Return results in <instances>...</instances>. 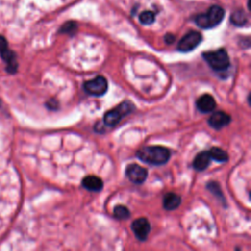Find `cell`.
Masks as SVG:
<instances>
[{
	"label": "cell",
	"mask_w": 251,
	"mask_h": 251,
	"mask_svg": "<svg viewBox=\"0 0 251 251\" xmlns=\"http://www.w3.org/2000/svg\"><path fill=\"white\" fill-rule=\"evenodd\" d=\"M136 156L144 163L153 166H161L169 161L171 157V151L164 146L153 145L139 149L136 152Z\"/></svg>",
	"instance_id": "6da1fadb"
},
{
	"label": "cell",
	"mask_w": 251,
	"mask_h": 251,
	"mask_svg": "<svg viewBox=\"0 0 251 251\" xmlns=\"http://www.w3.org/2000/svg\"><path fill=\"white\" fill-rule=\"evenodd\" d=\"M224 17V9L218 5H213L208 9L207 13L199 14L195 17V24L201 28L209 29L220 25Z\"/></svg>",
	"instance_id": "7a4b0ae2"
},
{
	"label": "cell",
	"mask_w": 251,
	"mask_h": 251,
	"mask_svg": "<svg viewBox=\"0 0 251 251\" xmlns=\"http://www.w3.org/2000/svg\"><path fill=\"white\" fill-rule=\"evenodd\" d=\"M202 57L210 66V68L216 72H224L227 70L230 65L229 57L224 48L215 51L204 52Z\"/></svg>",
	"instance_id": "3957f363"
},
{
	"label": "cell",
	"mask_w": 251,
	"mask_h": 251,
	"mask_svg": "<svg viewBox=\"0 0 251 251\" xmlns=\"http://www.w3.org/2000/svg\"><path fill=\"white\" fill-rule=\"evenodd\" d=\"M134 109V105L130 101H124L118 107L105 113L103 122L107 126H115L126 115L130 114Z\"/></svg>",
	"instance_id": "277c9868"
},
{
	"label": "cell",
	"mask_w": 251,
	"mask_h": 251,
	"mask_svg": "<svg viewBox=\"0 0 251 251\" xmlns=\"http://www.w3.org/2000/svg\"><path fill=\"white\" fill-rule=\"evenodd\" d=\"M84 91L92 96H102L108 90V81L102 76L98 75L93 79L87 80L83 83Z\"/></svg>",
	"instance_id": "5b68a950"
},
{
	"label": "cell",
	"mask_w": 251,
	"mask_h": 251,
	"mask_svg": "<svg viewBox=\"0 0 251 251\" xmlns=\"http://www.w3.org/2000/svg\"><path fill=\"white\" fill-rule=\"evenodd\" d=\"M202 41V35L198 31L191 30L187 32L178 42L177 49L181 52H189L195 49Z\"/></svg>",
	"instance_id": "8992f818"
},
{
	"label": "cell",
	"mask_w": 251,
	"mask_h": 251,
	"mask_svg": "<svg viewBox=\"0 0 251 251\" xmlns=\"http://www.w3.org/2000/svg\"><path fill=\"white\" fill-rule=\"evenodd\" d=\"M126 176L131 182L135 184H141L147 178L148 172L144 167H141L137 164H129L126 169Z\"/></svg>",
	"instance_id": "52a82bcc"
},
{
	"label": "cell",
	"mask_w": 251,
	"mask_h": 251,
	"mask_svg": "<svg viewBox=\"0 0 251 251\" xmlns=\"http://www.w3.org/2000/svg\"><path fill=\"white\" fill-rule=\"evenodd\" d=\"M131 229L137 239L144 241L150 232V224L147 219L138 218L132 222Z\"/></svg>",
	"instance_id": "ba28073f"
},
{
	"label": "cell",
	"mask_w": 251,
	"mask_h": 251,
	"mask_svg": "<svg viewBox=\"0 0 251 251\" xmlns=\"http://www.w3.org/2000/svg\"><path fill=\"white\" fill-rule=\"evenodd\" d=\"M230 123V116L223 111H218L212 114L208 120V124L215 129H221Z\"/></svg>",
	"instance_id": "9c48e42d"
},
{
	"label": "cell",
	"mask_w": 251,
	"mask_h": 251,
	"mask_svg": "<svg viewBox=\"0 0 251 251\" xmlns=\"http://www.w3.org/2000/svg\"><path fill=\"white\" fill-rule=\"evenodd\" d=\"M196 107L201 113H210L216 108V101L212 95L203 94L197 99Z\"/></svg>",
	"instance_id": "30bf717a"
},
{
	"label": "cell",
	"mask_w": 251,
	"mask_h": 251,
	"mask_svg": "<svg viewBox=\"0 0 251 251\" xmlns=\"http://www.w3.org/2000/svg\"><path fill=\"white\" fill-rule=\"evenodd\" d=\"M81 184L89 191H100L103 187L102 179L96 176H86L82 178Z\"/></svg>",
	"instance_id": "8fae6325"
},
{
	"label": "cell",
	"mask_w": 251,
	"mask_h": 251,
	"mask_svg": "<svg viewBox=\"0 0 251 251\" xmlns=\"http://www.w3.org/2000/svg\"><path fill=\"white\" fill-rule=\"evenodd\" d=\"M210 162H211V157L209 155V152L202 151L196 155V157L193 160L192 166L196 171L202 172L208 168Z\"/></svg>",
	"instance_id": "7c38bea8"
},
{
	"label": "cell",
	"mask_w": 251,
	"mask_h": 251,
	"mask_svg": "<svg viewBox=\"0 0 251 251\" xmlns=\"http://www.w3.org/2000/svg\"><path fill=\"white\" fill-rule=\"evenodd\" d=\"M3 61L7 65V71L9 73H15L18 69V62H17V56L15 52H13L10 49H6L3 52L0 53Z\"/></svg>",
	"instance_id": "4fadbf2b"
},
{
	"label": "cell",
	"mask_w": 251,
	"mask_h": 251,
	"mask_svg": "<svg viewBox=\"0 0 251 251\" xmlns=\"http://www.w3.org/2000/svg\"><path fill=\"white\" fill-rule=\"evenodd\" d=\"M181 203V198L179 195L174 192H168L164 195L163 198V206L168 211H173L179 207Z\"/></svg>",
	"instance_id": "5bb4252c"
},
{
	"label": "cell",
	"mask_w": 251,
	"mask_h": 251,
	"mask_svg": "<svg viewBox=\"0 0 251 251\" xmlns=\"http://www.w3.org/2000/svg\"><path fill=\"white\" fill-rule=\"evenodd\" d=\"M208 152L211 157V160H214L216 162L225 163L228 160L227 153L220 147H212V148H210V150Z\"/></svg>",
	"instance_id": "9a60e30c"
},
{
	"label": "cell",
	"mask_w": 251,
	"mask_h": 251,
	"mask_svg": "<svg viewBox=\"0 0 251 251\" xmlns=\"http://www.w3.org/2000/svg\"><path fill=\"white\" fill-rule=\"evenodd\" d=\"M230 22L232 25H234L236 26L245 25L247 23V17H246L245 12L240 9L232 12V14L230 16Z\"/></svg>",
	"instance_id": "2e32d148"
},
{
	"label": "cell",
	"mask_w": 251,
	"mask_h": 251,
	"mask_svg": "<svg viewBox=\"0 0 251 251\" xmlns=\"http://www.w3.org/2000/svg\"><path fill=\"white\" fill-rule=\"evenodd\" d=\"M130 212L129 210L123 205H118L114 208V217L118 220H126L129 218Z\"/></svg>",
	"instance_id": "e0dca14e"
},
{
	"label": "cell",
	"mask_w": 251,
	"mask_h": 251,
	"mask_svg": "<svg viewBox=\"0 0 251 251\" xmlns=\"http://www.w3.org/2000/svg\"><path fill=\"white\" fill-rule=\"evenodd\" d=\"M155 21V15L151 11H143L139 15V22L144 25H149Z\"/></svg>",
	"instance_id": "ac0fdd59"
},
{
	"label": "cell",
	"mask_w": 251,
	"mask_h": 251,
	"mask_svg": "<svg viewBox=\"0 0 251 251\" xmlns=\"http://www.w3.org/2000/svg\"><path fill=\"white\" fill-rule=\"evenodd\" d=\"M77 25L75 22H67L66 24H64L61 28H60V32L63 33H68V34H74L76 31Z\"/></svg>",
	"instance_id": "d6986e66"
},
{
	"label": "cell",
	"mask_w": 251,
	"mask_h": 251,
	"mask_svg": "<svg viewBox=\"0 0 251 251\" xmlns=\"http://www.w3.org/2000/svg\"><path fill=\"white\" fill-rule=\"evenodd\" d=\"M207 187H208V189H209L211 192H213L217 197L223 198V193H222L221 187H220V185H219L217 182L211 181V182H209V183L207 184Z\"/></svg>",
	"instance_id": "ffe728a7"
},
{
	"label": "cell",
	"mask_w": 251,
	"mask_h": 251,
	"mask_svg": "<svg viewBox=\"0 0 251 251\" xmlns=\"http://www.w3.org/2000/svg\"><path fill=\"white\" fill-rule=\"evenodd\" d=\"M8 48V43H7V40L4 36L0 35V53L3 52L4 50H6Z\"/></svg>",
	"instance_id": "44dd1931"
},
{
	"label": "cell",
	"mask_w": 251,
	"mask_h": 251,
	"mask_svg": "<svg viewBox=\"0 0 251 251\" xmlns=\"http://www.w3.org/2000/svg\"><path fill=\"white\" fill-rule=\"evenodd\" d=\"M46 106H47L49 109H51V110H55V109L58 108V102H57L56 100L52 99V100H49V101L46 103Z\"/></svg>",
	"instance_id": "7402d4cb"
},
{
	"label": "cell",
	"mask_w": 251,
	"mask_h": 251,
	"mask_svg": "<svg viewBox=\"0 0 251 251\" xmlns=\"http://www.w3.org/2000/svg\"><path fill=\"white\" fill-rule=\"evenodd\" d=\"M165 41H166V43L167 44H171V43H173L174 41H175V36L173 35V34H171V33H167L166 35H165Z\"/></svg>",
	"instance_id": "603a6c76"
},
{
	"label": "cell",
	"mask_w": 251,
	"mask_h": 251,
	"mask_svg": "<svg viewBox=\"0 0 251 251\" xmlns=\"http://www.w3.org/2000/svg\"><path fill=\"white\" fill-rule=\"evenodd\" d=\"M0 104H1V102H0Z\"/></svg>",
	"instance_id": "cb8c5ba5"
}]
</instances>
